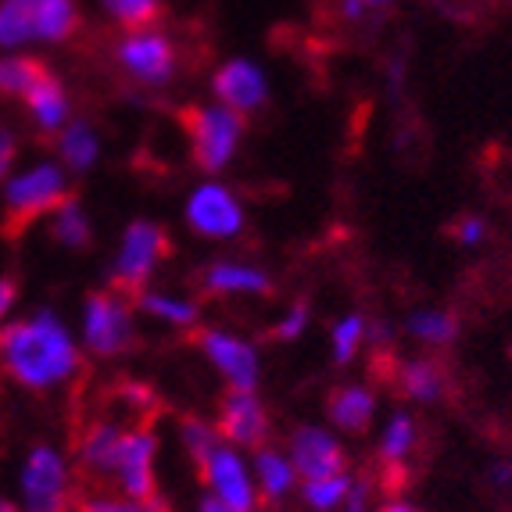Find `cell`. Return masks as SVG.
I'll use <instances>...</instances> for the list:
<instances>
[{
	"mask_svg": "<svg viewBox=\"0 0 512 512\" xmlns=\"http://www.w3.org/2000/svg\"><path fill=\"white\" fill-rule=\"evenodd\" d=\"M86 351L79 333L54 308H33L0 326V373L18 391L58 394L83 373Z\"/></svg>",
	"mask_w": 512,
	"mask_h": 512,
	"instance_id": "obj_1",
	"label": "cell"
},
{
	"mask_svg": "<svg viewBox=\"0 0 512 512\" xmlns=\"http://www.w3.org/2000/svg\"><path fill=\"white\" fill-rule=\"evenodd\" d=\"M65 197H72V172L58 158H36L0 180V212L11 230L47 219Z\"/></svg>",
	"mask_w": 512,
	"mask_h": 512,
	"instance_id": "obj_2",
	"label": "cell"
},
{
	"mask_svg": "<svg viewBox=\"0 0 512 512\" xmlns=\"http://www.w3.org/2000/svg\"><path fill=\"white\" fill-rule=\"evenodd\" d=\"M79 29V0H0V51L58 47Z\"/></svg>",
	"mask_w": 512,
	"mask_h": 512,
	"instance_id": "obj_3",
	"label": "cell"
},
{
	"mask_svg": "<svg viewBox=\"0 0 512 512\" xmlns=\"http://www.w3.org/2000/svg\"><path fill=\"white\" fill-rule=\"evenodd\" d=\"M18 505L22 512L76 509V459L51 441H36L18 466Z\"/></svg>",
	"mask_w": 512,
	"mask_h": 512,
	"instance_id": "obj_4",
	"label": "cell"
},
{
	"mask_svg": "<svg viewBox=\"0 0 512 512\" xmlns=\"http://www.w3.org/2000/svg\"><path fill=\"white\" fill-rule=\"evenodd\" d=\"M137 301L119 287L86 294L79 305V341L83 351L97 362H111L137 344Z\"/></svg>",
	"mask_w": 512,
	"mask_h": 512,
	"instance_id": "obj_5",
	"label": "cell"
},
{
	"mask_svg": "<svg viewBox=\"0 0 512 512\" xmlns=\"http://www.w3.org/2000/svg\"><path fill=\"white\" fill-rule=\"evenodd\" d=\"M183 126H187L190 158L205 176H219L230 169L244 147V137H248V119L215 97L190 108Z\"/></svg>",
	"mask_w": 512,
	"mask_h": 512,
	"instance_id": "obj_6",
	"label": "cell"
},
{
	"mask_svg": "<svg viewBox=\"0 0 512 512\" xmlns=\"http://www.w3.org/2000/svg\"><path fill=\"white\" fill-rule=\"evenodd\" d=\"M158 455H162V441H158L151 423H129L119 434V441H115V448H111L101 487H115L122 495L137 498V502L162 495V487H158Z\"/></svg>",
	"mask_w": 512,
	"mask_h": 512,
	"instance_id": "obj_7",
	"label": "cell"
},
{
	"mask_svg": "<svg viewBox=\"0 0 512 512\" xmlns=\"http://www.w3.org/2000/svg\"><path fill=\"white\" fill-rule=\"evenodd\" d=\"M172 255L169 230L154 219H133L126 222V230L119 233V248L111 258V287H119L126 294H140L151 287L154 276L162 273V265Z\"/></svg>",
	"mask_w": 512,
	"mask_h": 512,
	"instance_id": "obj_8",
	"label": "cell"
},
{
	"mask_svg": "<svg viewBox=\"0 0 512 512\" xmlns=\"http://www.w3.org/2000/svg\"><path fill=\"white\" fill-rule=\"evenodd\" d=\"M111 61L115 69L129 79V83L144 86V90H162L176 79L180 72V51L172 43L169 33L154 26L144 29H126L111 47Z\"/></svg>",
	"mask_w": 512,
	"mask_h": 512,
	"instance_id": "obj_9",
	"label": "cell"
},
{
	"mask_svg": "<svg viewBox=\"0 0 512 512\" xmlns=\"http://www.w3.org/2000/svg\"><path fill=\"white\" fill-rule=\"evenodd\" d=\"M183 222L187 230L201 240H212V244H226V240H237L248 226V208H244V197L222 180H201L190 187L187 201H183Z\"/></svg>",
	"mask_w": 512,
	"mask_h": 512,
	"instance_id": "obj_10",
	"label": "cell"
},
{
	"mask_svg": "<svg viewBox=\"0 0 512 512\" xmlns=\"http://www.w3.org/2000/svg\"><path fill=\"white\" fill-rule=\"evenodd\" d=\"M197 351L215 369L226 391H258L262 384V351L251 337L230 326H201Z\"/></svg>",
	"mask_w": 512,
	"mask_h": 512,
	"instance_id": "obj_11",
	"label": "cell"
},
{
	"mask_svg": "<svg viewBox=\"0 0 512 512\" xmlns=\"http://www.w3.org/2000/svg\"><path fill=\"white\" fill-rule=\"evenodd\" d=\"M194 466L205 495L222 498V502L248 512L262 509V498H258V487H255V470H251V452H244V448H237L230 441H219Z\"/></svg>",
	"mask_w": 512,
	"mask_h": 512,
	"instance_id": "obj_12",
	"label": "cell"
},
{
	"mask_svg": "<svg viewBox=\"0 0 512 512\" xmlns=\"http://www.w3.org/2000/svg\"><path fill=\"white\" fill-rule=\"evenodd\" d=\"M215 101H222L226 108L240 111L244 119L258 115V111L269 104L273 97V83H269V72L265 65H258L255 58H230L222 61L219 69L212 72V83H208Z\"/></svg>",
	"mask_w": 512,
	"mask_h": 512,
	"instance_id": "obj_13",
	"label": "cell"
},
{
	"mask_svg": "<svg viewBox=\"0 0 512 512\" xmlns=\"http://www.w3.org/2000/svg\"><path fill=\"white\" fill-rule=\"evenodd\" d=\"M222 441L237 444L244 452H255L262 444H269L273 434V416L258 398V391H226L219 402V416H215Z\"/></svg>",
	"mask_w": 512,
	"mask_h": 512,
	"instance_id": "obj_14",
	"label": "cell"
},
{
	"mask_svg": "<svg viewBox=\"0 0 512 512\" xmlns=\"http://www.w3.org/2000/svg\"><path fill=\"white\" fill-rule=\"evenodd\" d=\"M287 455L298 466L301 480L326 477V473L348 470V448L341 444L337 430L319 427V423H301L287 437Z\"/></svg>",
	"mask_w": 512,
	"mask_h": 512,
	"instance_id": "obj_15",
	"label": "cell"
},
{
	"mask_svg": "<svg viewBox=\"0 0 512 512\" xmlns=\"http://www.w3.org/2000/svg\"><path fill=\"white\" fill-rule=\"evenodd\" d=\"M197 280L208 298H269L273 294V273L248 258H212Z\"/></svg>",
	"mask_w": 512,
	"mask_h": 512,
	"instance_id": "obj_16",
	"label": "cell"
},
{
	"mask_svg": "<svg viewBox=\"0 0 512 512\" xmlns=\"http://www.w3.org/2000/svg\"><path fill=\"white\" fill-rule=\"evenodd\" d=\"M251 470H255V487L262 505H283L287 498H298L301 473L291 462L287 448H276V444H262L251 452Z\"/></svg>",
	"mask_w": 512,
	"mask_h": 512,
	"instance_id": "obj_17",
	"label": "cell"
},
{
	"mask_svg": "<svg viewBox=\"0 0 512 512\" xmlns=\"http://www.w3.org/2000/svg\"><path fill=\"white\" fill-rule=\"evenodd\" d=\"M51 140H54V158H58L72 176H86V172H94L97 165H101L104 137H101V129L90 119H83V115H72Z\"/></svg>",
	"mask_w": 512,
	"mask_h": 512,
	"instance_id": "obj_18",
	"label": "cell"
},
{
	"mask_svg": "<svg viewBox=\"0 0 512 512\" xmlns=\"http://www.w3.org/2000/svg\"><path fill=\"white\" fill-rule=\"evenodd\" d=\"M137 312L154 326H165V330L190 333L201 330V301L190 298V294L169 291V287H144L137 294Z\"/></svg>",
	"mask_w": 512,
	"mask_h": 512,
	"instance_id": "obj_19",
	"label": "cell"
},
{
	"mask_svg": "<svg viewBox=\"0 0 512 512\" xmlns=\"http://www.w3.org/2000/svg\"><path fill=\"white\" fill-rule=\"evenodd\" d=\"M376 391L369 384H341L326 398V419L337 434L362 437L376 419Z\"/></svg>",
	"mask_w": 512,
	"mask_h": 512,
	"instance_id": "obj_20",
	"label": "cell"
},
{
	"mask_svg": "<svg viewBox=\"0 0 512 512\" xmlns=\"http://www.w3.org/2000/svg\"><path fill=\"white\" fill-rule=\"evenodd\" d=\"M22 108H26V115H29V126H33L40 137H54V133L72 119V97L54 72H47V76L29 90Z\"/></svg>",
	"mask_w": 512,
	"mask_h": 512,
	"instance_id": "obj_21",
	"label": "cell"
},
{
	"mask_svg": "<svg viewBox=\"0 0 512 512\" xmlns=\"http://www.w3.org/2000/svg\"><path fill=\"white\" fill-rule=\"evenodd\" d=\"M394 384H398V391H402L409 402L434 405V402H441L444 391H448V376H444L441 362H434V359H405L394 369Z\"/></svg>",
	"mask_w": 512,
	"mask_h": 512,
	"instance_id": "obj_22",
	"label": "cell"
},
{
	"mask_svg": "<svg viewBox=\"0 0 512 512\" xmlns=\"http://www.w3.org/2000/svg\"><path fill=\"white\" fill-rule=\"evenodd\" d=\"M419 444V427L416 419L405 409L391 412L387 423L380 427V441H376V455H380V466L384 470H405Z\"/></svg>",
	"mask_w": 512,
	"mask_h": 512,
	"instance_id": "obj_23",
	"label": "cell"
},
{
	"mask_svg": "<svg viewBox=\"0 0 512 512\" xmlns=\"http://www.w3.org/2000/svg\"><path fill=\"white\" fill-rule=\"evenodd\" d=\"M47 226H51V240L65 251H83L94 240V219H90V212H86V205L79 197H65L47 215Z\"/></svg>",
	"mask_w": 512,
	"mask_h": 512,
	"instance_id": "obj_24",
	"label": "cell"
},
{
	"mask_svg": "<svg viewBox=\"0 0 512 512\" xmlns=\"http://www.w3.org/2000/svg\"><path fill=\"white\" fill-rule=\"evenodd\" d=\"M47 72L51 69L29 51H0V97L4 101H26V94Z\"/></svg>",
	"mask_w": 512,
	"mask_h": 512,
	"instance_id": "obj_25",
	"label": "cell"
},
{
	"mask_svg": "<svg viewBox=\"0 0 512 512\" xmlns=\"http://www.w3.org/2000/svg\"><path fill=\"white\" fill-rule=\"evenodd\" d=\"M351 484H355V473H326V477H308L298 487V502L305 512H341L344 502L351 495Z\"/></svg>",
	"mask_w": 512,
	"mask_h": 512,
	"instance_id": "obj_26",
	"label": "cell"
},
{
	"mask_svg": "<svg viewBox=\"0 0 512 512\" xmlns=\"http://www.w3.org/2000/svg\"><path fill=\"white\" fill-rule=\"evenodd\" d=\"M405 333L423 348H444V344H452L459 337V319L452 312H444V308H416L405 319Z\"/></svg>",
	"mask_w": 512,
	"mask_h": 512,
	"instance_id": "obj_27",
	"label": "cell"
},
{
	"mask_svg": "<svg viewBox=\"0 0 512 512\" xmlns=\"http://www.w3.org/2000/svg\"><path fill=\"white\" fill-rule=\"evenodd\" d=\"M369 323L373 319H366L362 312H348L330 326V359L337 366H351L362 355L369 341Z\"/></svg>",
	"mask_w": 512,
	"mask_h": 512,
	"instance_id": "obj_28",
	"label": "cell"
},
{
	"mask_svg": "<svg viewBox=\"0 0 512 512\" xmlns=\"http://www.w3.org/2000/svg\"><path fill=\"white\" fill-rule=\"evenodd\" d=\"M101 11L119 29H144L158 22L162 0H101Z\"/></svg>",
	"mask_w": 512,
	"mask_h": 512,
	"instance_id": "obj_29",
	"label": "cell"
},
{
	"mask_svg": "<svg viewBox=\"0 0 512 512\" xmlns=\"http://www.w3.org/2000/svg\"><path fill=\"white\" fill-rule=\"evenodd\" d=\"M219 441H222V434H219V427H215V419H205V416L180 419V444H183V452L190 455V462L208 455Z\"/></svg>",
	"mask_w": 512,
	"mask_h": 512,
	"instance_id": "obj_30",
	"label": "cell"
},
{
	"mask_svg": "<svg viewBox=\"0 0 512 512\" xmlns=\"http://www.w3.org/2000/svg\"><path fill=\"white\" fill-rule=\"evenodd\" d=\"M72 512H151V509H147V502L122 495L115 487L94 484V491H86L83 498H76V509Z\"/></svg>",
	"mask_w": 512,
	"mask_h": 512,
	"instance_id": "obj_31",
	"label": "cell"
},
{
	"mask_svg": "<svg viewBox=\"0 0 512 512\" xmlns=\"http://www.w3.org/2000/svg\"><path fill=\"white\" fill-rule=\"evenodd\" d=\"M308 326H312V308H308V301H291V305H287L280 316H276L273 341L294 344V341H301V337H305Z\"/></svg>",
	"mask_w": 512,
	"mask_h": 512,
	"instance_id": "obj_32",
	"label": "cell"
},
{
	"mask_svg": "<svg viewBox=\"0 0 512 512\" xmlns=\"http://www.w3.org/2000/svg\"><path fill=\"white\" fill-rule=\"evenodd\" d=\"M18 154H22V137H18V129L8 126V122H0V180L18 169Z\"/></svg>",
	"mask_w": 512,
	"mask_h": 512,
	"instance_id": "obj_33",
	"label": "cell"
},
{
	"mask_svg": "<svg viewBox=\"0 0 512 512\" xmlns=\"http://www.w3.org/2000/svg\"><path fill=\"white\" fill-rule=\"evenodd\" d=\"M394 4H398V0H337V11H341L344 22H351V26H359V22H366L369 15L394 8Z\"/></svg>",
	"mask_w": 512,
	"mask_h": 512,
	"instance_id": "obj_34",
	"label": "cell"
},
{
	"mask_svg": "<svg viewBox=\"0 0 512 512\" xmlns=\"http://www.w3.org/2000/svg\"><path fill=\"white\" fill-rule=\"evenodd\" d=\"M452 237L459 240L462 248H477V244H484V237H487V222L480 219V215H462V219L452 226Z\"/></svg>",
	"mask_w": 512,
	"mask_h": 512,
	"instance_id": "obj_35",
	"label": "cell"
},
{
	"mask_svg": "<svg viewBox=\"0 0 512 512\" xmlns=\"http://www.w3.org/2000/svg\"><path fill=\"white\" fill-rule=\"evenodd\" d=\"M341 512H376L373 509V484H369V477H355L351 495H348V502H344Z\"/></svg>",
	"mask_w": 512,
	"mask_h": 512,
	"instance_id": "obj_36",
	"label": "cell"
},
{
	"mask_svg": "<svg viewBox=\"0 0 512 512\" xmlns=\"http://www.w3.org/2000/svg\"><path fill=\"white\" fill-rule=\"evenodd\" d=\"M15 308H18V283L11 276H0V326L15 319Z\"/></svg>",
	"mask_w": 512,
	"mask_h": 512,
	"instance_id": "obj_37",
	"label": "cell"
},
{
	"mask_svg": "<svg viewBox=\"0 0 512 512\" xmlns=\"http://www.w3.org/2000/svg\"><path fill=\"white\" fill-rule=\"evenodd\" d=\"M197 512H248V509H237V505L222 502V498L201 495V502H197Z\"/></svg>",
	"mask_w": 512,
	"mask_h": 512,
	"instance_id": "obj_38",
	"label": "cell"
},
{
	"mask_svg": "<svg viewBox=\"0 0 512 512\" xmlns=\"http://www.w3.org/2000/svg\"><path fill=\"white\" fill-rule=\"evenodd\" d=\"M376 512H423L419 505L405 502V498H387L384 505H376Z\"/></svg>",
	"mask_w": 512,
	"mask_h": 512,
	"instance_id": "obj_39",
	"label": "cell"
},
{
	"mask_svg": "<svg viewBox=\"0 0 512 512\" xmlns=\"http://www.w3.org/2000/svg\"><path fill=\"white\" fill-rule=\"evenodd\" d=\"M491 484L512 487V462H498L495 470H491Z\"/></svg>",
	"mask_w": 512,
	"mask_h": 512,
	"instance_id": "obj_40",
	"label": "cell"
},
{
	"mask_svg": "<svg viewBox=\"0 0 512 512\" xmlns=\"http://www.w3.org/2000/svg\"><path fill=\"white\" fill-rule=\"evenodd\" d=\"M0 512H22V505H18V498L0 495Z\"/></svg>",
	"mask_w": 512,
	"mask_h": 512,
	"instance_id": "obj_41",
	"label": "cell"
}]
</instances>
